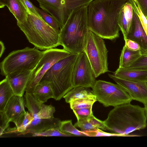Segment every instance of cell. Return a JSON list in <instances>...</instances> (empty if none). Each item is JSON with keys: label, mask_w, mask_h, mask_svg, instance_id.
<instances>
[{"label": "cell", "mask_w": 147, "mask_h": 147, "mask_svg": "<svg viewBox=\"0 0 147 147\" xmlns=\"http://www.w3.org/2000/svg\"><path fill=\"white\" fill-rule=\"evenodd\" d=\"M92 89L97 101L106 107L130 103L132 100L126 90L117 84L98 80Z\"/></svg>", "instance_id": "obj_8"}, {"label": "cell", "mask_w": 147, "mask_h": 147, "mask_svg": "<svg viewBox=\"0 0 147 147\" xmlns=\"http://www.w3.org/2000/svg\"><path fill=\"white\" fill-rule=\"evenodd\" d=\"M59 128L62 132L74 136H87L84 132L78 130L73 125L71 120L61 121Z\"/></svg>", "instance_id": "obj_25"}, {"label": "cell", "mask_w": 147, "mask_h": 147, "mask_svg": "<svg viewBox=\"0 0 147 147\" xmlns=\"http://www.w3.org/2000/svg\"><path fill=\"white\" fill-rule=\"evenodd\" d=\"M136 3H137V0H133Z\"/></svg>", "instance_id": "obj_42"}, {"label": "cell", "mask_w": 147, "mask_h": 147, "mask_svg": "<svg viewBox=\"0 0 147 147\" xmlns=\"http://www.w3.org/2000/svg\"><path fill=\"white\" fill-rule=\"evenodd\" d=\"M92 108V107L86 108L73 110V111L78 120L88 119L92 114H93Z\"/></svg>", "instance_id": "obj_32"}, {"label": "cell", "mask_w": 147, "mask_h": 147, "mask_svg": "<svg viewBox=\"0 0 147 147\" xmlns=\"http://www.w3.org/2000/svg\"><path fill=\"white\" fill-rule=\"evenodd\" d=\"M71 54L63 49L53 48L44 51L42 56L32 71L26 92L32 94L43 76L53 64Z\"/></svg>", "instance_id": "obj_9"}, {"label": "cell", "mask_w": 147, "mask_h": 147, "mask_svg": "<svg viewBox=\"0 0 147 147\" xmlns=\"http://www.w3.org/2000/svg\"><path fill=\"white\" fill-rule=\"evenodd\" d=\"M43 53L34 47H26L9 53L0 63V74L6 76L14 72L32 71Z\"/></svg>", "instance_id": "obj_6"}, {"label": "cell", "mask_w": 147, "mask_h": 147, "mask_svg": "<svg viewBox=\"0 0 147 147\" xmlns=\"http://www.w3.org/2000/svg\"><path fill=\"white\" fill-rule=\"evenodd\" d=\"M127 38L134 40L139 44L142 55L147 54V36L139 17L134 10L132 20Z\"/></svg>", "instance_id": "obj_13"}, {"label": "cell", "mask_w": 147, "mask_h": 147, "mask_svg": "<svg viewBox=\"0 0 147 147\" xmlns=\"http://www.w3.org/2000/svg\"><path fill=\"white\" fill-rule=\"evenodd\" d=\"M27 19L17 25L28 41L38 49L45 51L61 45L59 33L49 25L41 18L27 8Z\"/></svg>", "instance_id": "obj_4"}, {"label": "cell", "mask_w": 147, "mask_h": 147, "mask_svg": "<svg viewBox=\"0 0 147 147\" xmlns=\"http://www.w3.org/2000/svg\"><path fill=\"white\" fill-rule=\"evenodd\" d=\"M147 119L144 107L128 103L114 107L104 121L108 130L115 135L127 136L145 128Z\"/></svg>", "instance_id": "obj_2"}, {"label": "cell", "mask_w": 147, "mask_h": 147, "mask_svg": "<svg viewBox=\"0 0 147 147\" xmlns=\"http://www.w3.org/2000/svg\"><path fill=\"white\" fill-rule=\"evenodd\" d=\"M6 6L15 17L17 22L21 23L26 20L27 13L20 0H7Z\"/></svg>", "instance_id": "obj_21"}, {"label": "cell", "mask_w": 147, "mask_h": 147, "mask_svg": "<svg viewBox=\"0 0 147 147\" xmlns=\"http://www.w3.org/2000/svg\"><path fill=\"white\" fill-rule=\"evenodd\" d=\"M0 136L3 135L5 131L8 127L10 122L7 118L4 112H0Z\"/></svg>", "instance_id": "obj_35"}, {"label": "cell", "mask_w": 147, "mask_h": 147, "mask_svg": "<svg viewBox=\"0 0 147 147\" xmlns=\"http://www.w3.org/2000/svg\"><path fill=\"white\" fill-rule=\"evenodd\" d=\"M55 111V107L51 105H47L42 103L40 110L34 117V119L54 118V114Z\"/></svg>", "instance_id": "obj_28"}, {"label": "cell", "mask_w": 147, "mask_h": 147, "mask_svg": "<svg viewBox=\"0 0 147 147\" xmlns=\"http://www.w3.org/2000/svg\"><path fill=\"white\" fill-rule=\"evenodd\" d=\"M97 101L96 98H85L73 101L69 104L71 108L73 110H76L92 107L94 103Z\"/></svg>", "instance_id": "obj_27"}, {"label": "cell", "mask_w": 147, "mask_h": 147, "mask_svg": "<svg viewBox=\"0 0 147 147\" xmlns=\"http://www.w3.org/2000/svg\"><path fill=\"white\" fill-rule=\"evenodd\" d=\"M84 52L87 55L96 78L109 72L108 51L103 39L89 30Z\"/></svg>", "instance_id": "obj_7"}, {"label": "cell", "mask_w": 147, "mask_h": 147, "mask_svg": "<svg viewBox=\"0 0 147 147\" xmlns=\"http://www.w3.org/2000/svg\"><path fill=\"white\" fill-rule=\"evenodd\" d=\"M96 77L85 53L78 54L73 69L72 80L73 88L82 87L92 88Z\"/></svg>", "instance_id": "obj_10"}, {"label": "cell", "mask_w": 147, "mask_h": 147, "mask_svg": "<svg viewBox=\"0 0 147 147\" xmlns=\"http://www.w3.org/2000/svg\"><path fill=\"white\" fill-rule=\"evenodd\" d=\"M78 54L71 53L57 62L41 80L51 82L54 93L53 98L56 100H60L73 88L72 72Z\"/></svg>", "instance_id": "obj_5"}, {"label": "cell", "mask_w": 147, "mask_h": 147, "mask_svg": "<svg viewBox=\"0 0 147 147\" xmlns=\"http://www.w3.org/2000/svg\"><path fill=\"white\" fill-rule=\"evenodd\" d=\"M42 9L54 17L57 20L60 29L65 24L63 0H36Z\"/></svg>", "instance_id": "obj_15"}, {"label": "cell", "mask_w": 147, "mask_h": 147, "mask_svg": "<svg viewBox=\"0 0 147 147\" xmlns=\"http://www.w3.org/2000/svg\"><path fill=\"white\" fill-rule=\"evenodd\" d=\"M128 0H93L87 6L89 30L103 39L118 38V20L120 11Z\"/></svg>", "instance_id": "obj_1"}, {"label": "cell", "mask_w": 147, "mask_h": 147, "mask_svg": "<svg viewBox=\"0 0 147 147\" xmlns=\"http://www.w3.org/2000/svg\"><path fill=\"white\" fill-rule=\"evenodd\" d=\"M61 121L58 118L34 119L25 130L18 135L40 133L53 128L59 127Z\"/></svg>", "instance_id": "obj_16"}, {"label": "cell", "mask_w": 147, "mask_h": 147, "mask_svg": "<svg viewBox=\"0 0 147 147\" xmlns=\"http://www.w3.org/2000/svg\"><path fill=\"white\" fill-rule=\"evenodd\" d=\"M133 14L132 6L127 0L120 11L118 20V24L123 35L124 40L127 38L128 33L132 20Z\"/></svg>", "instance_id": "obj_17"}, {"label": "cell", "mask_w": 147, "mask_h": 147, "mask_svg": "<svg viewBox=\"0 0 147 147\" xmlns=\"http://www.w3.org/2000/svg\"><path fill=\"white\" fill-rule=\"evenodd\" d=\"M87 6H83L70 13L59 33L61 45L71 53L84 51L89 30Z\"/></svg>", "instance_id": "obj_3"}, {"label": "cell", "mask_w": 147, "mask_h": 147, "mask_svg": "<svg viewBox=\"0 0 147 147\" xmlns=\"http://www.w3.org/2000/svg\"><path fill=\"white\" fill-rule=\"evenodd\" d=\"M136 3L138 5L142 12L147 18V0H137Z\"/></svg>", "instance_id": "obj_38"}, {"label": "cell", "mask_w": 147, "mask_h": 147, "mask_svg": "<svg viewBox=\"0 0 147 147\" xmlns=\"http://www.w3.org/2000/svg\"><path fill=\"white\" fill-rule=\"evenodd\" d=\"M34 119V117L33 115L28 112L26 111L22 122L18 127H8L5 131L4 134L18 133L19 134L22 133L25 130L27 126Z\"/></svg>", "instance_id": "obj_26"}, {"label": "cell", "mask_w": 147, "mask_h": 147, "mask_svg": "<svg viewBox=\"0 0 147 147\" xmlns=\"http://www.w3.org/2000/svg\"><path fill=\"white\" fill-rule=\"evenodd\" d=\"M142 55L140 51L130 50L124 46L121 54L119 67L122 68H127Z\"/></svg>", "instance_id": "obj_22"}, {"label": "cell", "mask_w": 147, "mask_h": 147, "mask_svg": "<svg viewBox=\"0 0 147 147\" xmlns=\"http://www.w3.org/2000/svg\"></svg>", "instance_id": "obj_43"}, {"label": "cell", "mask_w": 147, "mask_h": 147, "mask_svg": "<svg viewBox=\"0 0 147 147\" xmlns=\"http://www.w3.org/2000/svg\"><path fill=\"white\" fill-rule=\"evenodd\" d=\"M7 0H0V7L3 8L6 6Z\"/></svg>", "instance_id": "obj_40"}, {"label": "cell", "mask_w": 147, "mask_h": 147, "mask_svg": "<svg viewBox=\"0 0 147 147\" xmlns=\"http://www.w3.org/2000/svg\"><path fill=\"white\" fill-rule=\"evenodd\" d=\"M125 69L147 70V54L142 55L130 66Z\"/></svg>", "instance_id": "obj_31"}, {"label": "cell", "mask_w": 147, "mask_h": 147, "mask_svg": "<svg viewBox=\"0 0 147 147\" xmlns=\"http://www.w3.org/2000/svg\"><path fill=\"white\" fill-rule=\"evenodd\" d=\"M22 3L25 9L27 8L32 13L36 16L41 18L38 13L36 7L29 0H20Z\"/></svg>", "instance_id": "obj_37"}, {"label": "cell", "mask_w": 147, "mask_h": 147, "mask_svg": "<svg viewBox=\"0 0 147 147\" xmlns=\"http://www.w3.org/2000/svg\"><path fill=\"white\" fill-rule=\"evenodd\" d=\"M89 122L94 126L100 130H108L104 121H102L96 118L92 114L88 119Z\"/></svg>", "instance_id": "obj_34"}, {"label": "cell", "mask_w": 147, "mask_h": 147, "mask_svg": "<svg viewBox=\"0 0 147 147\" xmlns=\"http://www.w3.org/2000/svg\"><path fill=\"white\" fill-rule=\"evenodd\" d=\"M110 78L123 87L128 92L132 100L147 105V82L125 80L108 74Z\"/></svg>", "instance_id": "obj_11"}, {"label": "cell", "mask_w": 147, "mask_h": 147, "mask_svg": "<svg viewBox=\"0 0 147 147\" xmlns=\"http://www.w3.org/2000/svg\"><path fill=\"white\" fill-rule=\"evenodd\" d=\"M5 47L3 43L1 41L0 42V57H1L4 53Z\"/></svg>", "instance_id": "obj_39"}, {"label": "cell", "mask_w": 147, "mask_h": 147, "mask_svg": "<svg viewBox=\"0 0 147 147\" xmlns=\"http://www.w3.org/2000/svg\"><path fill=\"white\" fill-rule=\"evenodd\" d=\"M14 95L13 92L5 78L0 82V112L4 111L7 103Z\"/></svg>", "instance_id": "obj_23"}, {"label": "cell", "mask_w": 147, "mask_h": 147, "mask_svg": "<svg viewBox=\"0 0 147 147\" xmlns=\"http://www.w3.org/2000/svg\"><path fill=\"white\" fill-rule=\"evenodd\" d=\"M25 103L23 96L14 95L9 101L4 110V113L10 121L13 122L16 127L22 122L26 113Z\"/></svg>", "instance_id": "obj_12"}, {"label": "cell", "mask_w": 147, "mask_h": 147, "mask_svg": "<svg viewBox=\"0 0 147 147\" xmlns=\"http://www.w3.org/2000/svg\"><path fill=\"white\" fill-rule=\"evenodd\" d=\"M24 97L25 106L28 109V112L34 117L40 110L43 103L38 101L31 93L26 92Z\"/></svg>", "instance_id": "obj_24"}, {"label": "cell", "mask_w": 147, "mask_h": 147, "mask_svg": "<svg viewBox=\"0 0 147 147\" xmlns=\"http://www.w3.org/2000/svg\"><path fill=\"white\" fill-rule=\"evenodd\" d=\"M113 74L125 80L147 82V70L128 69L119 67Z\"/></svg>", "instance_id": "obj_18"}, {"label": "cell", "mask_w": 147, "mask_h": 147, "mask_svg": "<svg viewBox=\"0 0 147 147\" xmlns=\"http://www.w3.org/2000/svg\"><path fill=\"white\" fill-rule=\"evenodd\" d=\"M63 98L66 102L69 103L73 101L83 98H96L92 90H91L89 88L82 87L73 88L64 96Z\"/></svg>", "instance_id": "obj_20"}, {"label": "cell", "mask_w": 147, "mask_h": 147, "mask_svg": "<svg viewBox=\"0 0 147 147\" xmlns=\"http://www.w3.org/2000/svg\"><path fill=\"white\" fill-rule=\"evenodd\" d=\"M74 126L76 127L80 128L82 131H93L98 129L94 126L88 121V119L78 120Z\"/></svg>", "instance_id": "obj_33"}, {"label": "cell", "mask_w": 147, "mask_h": 147, "mask_svg": "<svg viewBox=\"0 0 147 147\" xmlns=\"http://www.w3.org/2000/svg\"><path fill=\"white\" fill-rule=\"evenodd\" d=\"M36 9L38 13L45 22L54 30L60 33V26L57 20L43 9L37 7Z\"/></svg>", "instance_id": "obj_29"}, {"label": "cell", "mask_w": 147, "mask_h": 147, "mask_svg": "<svg viewBox=\"0 0 147 147\" xmlns=\"http://www.w3.org/2000/svg\"><path fill=\"white\" fill-rule=\"evenodd\" d=\"M144 108L145 109V112L146 116L147 118V105L144 106Z\"/></svg>", "instance_id": "obj_41"}, {"label": "cell", "mask_w": 147, "mask_h": 147, "mask_svg": "<svg viewBox=\"0 0 147 147\" xmlns=\"http://www.w3.org/2000/svg\"><path fill=\"white\" fill-rule=\"evenodd\" d=\"M33 136H74L72 135L65 134L61 132L59 127L53 128L49 129L45 131L32 134Z\"/></svg>", "instance_id": "obj_30"}, {"label": "cell", "mask_w": 147, "mask_h": 147, "mask_svg": "<svg viewBox=\"0 0 147 147\" xmlns=\"http://www.w3.org/2000/svg\"><path fill=\"white\" fill-rule=\"evenodd\" d=\"M32 94L38 101L44 103L50 98H54L52 84L47 80H42L36 86Z\"/></svg>", "instance_id": "obj_19"}, {"label": "cell", "mask_w": 147, "mask_h": 147, "mask_svg": "<svg viewBox=\"0 0 147 147\" xmlns=\"http://www.w3.org/2000/svg\"><path fill=\"white\" fill-rule=\"evenodd\" d=\"M32 71L16 72L5 76V78L12 88L15 95L23 96Z\"/></svg>", "instance_id": "obj_14"}, {"label": "cell", "mask_w": 147, "mask_h": 147, "mask_svg": "<svg viewBox=\"0 0 147 147\" xmlns=\"http://www.w3.org/2000/svg\"><path fill=\"white\" fill-rule=\"evenodd\" d=\"M124 40V46L128 49L134 51H140L141 49L140 45L136 41L127 38Z\"/></svg>", "instance_id": "obj_36"}]
</instances>
